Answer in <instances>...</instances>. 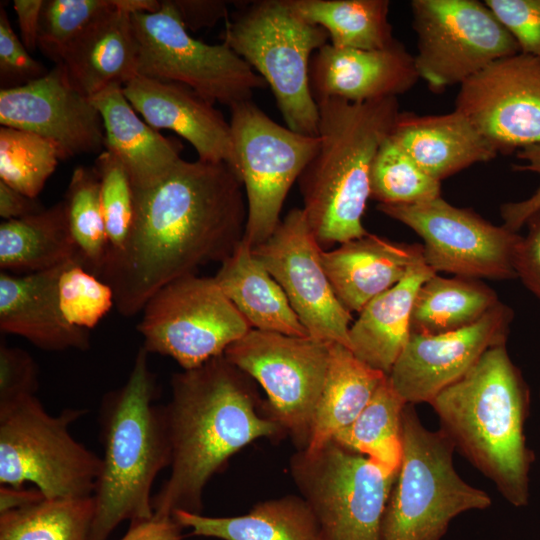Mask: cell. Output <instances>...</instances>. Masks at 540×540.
Returning a JSON list of instances; mask_svg holds the SVG:
<instances>
[{
    "label": "cell",
    "instance_id": "1",
    "mask_svg": "<svg viewBox=\"0 0 540 540\" xmlns=\"http://www.w3.org/2000/svg\"><path fill=\"white\" fill-rule=\"evenodd\" d=\"M134 202L128 240L108 253L98 276L112 288L124 317L142 311L166 284L221 264L244 238L246 196L225 162L181 158L157 183L134 191Z\"/></svg>",
    "mask_w": 540,
    "mask_h": 540
},
{
    "label": "cell",
    "instance_id": "2",
    "mask_svg": "<svg viewBox=\"0 0 540 540\" xmlns=\"http://www.w3.org/2000/svg\"><path fill=\"white\" fill-rule=\"evenodd\" d=\"M164 406L172 457L155 496L154 514L201 513L210 479L242 448L260 438L286 436L263 410L254 380L224 355L174 373Z\"/></svg>",
    "mask_w": 540,
    "mask_h": 540
},
{
    "label": "cell",
    "instance_id": "3",
    "mask_svg": "<svg viewBox=\"0 0 540 540\" xmlns=\"http://www.w3.org/2000/svg\"><path fill=\"white\" fill-rule=\"evenodd\" d=\"M430 405L455 450L511 505H528L535 460L524 433L530 391L506 344L489 348Z\"/></svg>",
    "mask_w": 540,
    "mask_h": 540
},
{
    "label": "cell",
    "instance_id": "4",
    "mask_svg": "<svg viewBox=\"0 0 540 540\" xmlns=\"http://www.w3.org/2000/svg\"><path fill=\"white\" fill-rule=\"evenodd\" d=\"M316 102L319 145L297 182L302 209L323 248L368 233L362 220L370 198L371 166L400 110L396 97Z\"/></svg>",
    "mask_w": 540,
    "mask_h": 540
},
{
    "label": "cell",
    "instance_id": "5",
    "mask_svg": "<svg viewBox=\"0 0 540 540\" xmlns=\"http://www.w3.org/2000/svg\"><path fill=\"white\" fill-rule=\"evenodd\" d=\"M148 354L141 346L125 384L107 393L101 403L103 456L93 493L90 540H107L125 520L152 517L154 480L171 464L164 406L155 404L156 381Z\"/></svg>",
    "mask_w": 540,
    "mask_h": 540
},
{
    "label": "cell",
    "instance_id": "6",
    "mask_svg": "<svg viewBox=\"0 0 540 540\" xmlns=\"http://www.w3.org/2000/svg\"><path fill=\"white\" fill-rule=\"evenodd\" d=\"M401 464L380 527V540H441L453 518L488 508L492 500L457 473L454 445L421 422L414 405L402 414Z\"/></svg>",
    "mask_w": 540,
    "mask_h": 540
},
{
    "label": "cell",
    "instance_id": "7",
    "mask_svg": "<svg viewBox=\"0 0 540 540\" xmlns=\"http://www.w3.org/2000/svg\"><path fill=\"white\" fill-rule=\"evenodd\" d=\"M325 29L285 0L254 1L227 21L224 40L270 86L286 126L318 136L319 111L309 85L312 56L328 43Z\"/></svg>",
    "mask_w": 540,
    "mask_h": 540
},
{
    "label": "cell",
    "instance_id": "8",
    "mask_svg": "<svg viewBox=\"0 0 540 540\" xmlns=\"http://www.w3.org/2000/svg\"><path fill=\"white\" fill-rule=\"evenodd\" d=\"M83 413L51 415L36 395L0 403V485L31 483L46 499L93 496L101 457L69 430Z\"/></svg>",
    "mask_w": 540,
    "mask_h": 540
},
{
    "label": "cell",
    "instance_id": "9",
    "mask_svg": "<svg viewBox=\"0 0 540 540\" xmlns=\"http://www.w3.org/2000/svg\"><path fill=\"white\" fill-rule=\"evenodd\" d=\"M290 474L318 524V540H380L397 473L331 440L296 450Z\"/></svg>",
    "mask_w": 540,
    "mask_h": 540
},
{
    "label": "cell",
    "instance_id": "10",
    "mask_svg": "<svg viewBox=\"0 0 540 540\" xmlns=\"http://www.w3.org/2000/svg\"><path fill=\"white\" fill-rule=\"evenodd\" d=\"M138 47L137 75L185 85L211 103L251 100L266 82L227 44L195 39L172 0L159 10L131 15Z\"/></svg>",
    "mask_w": 540,
    "mask_h": 540
},
{
    "label": "cell",
    "instance_id": "11",
    "mask_svg": "<svg viewBox=\"0 0 540 540\" xmlns=\"http://www.w3.org/2000/svg\"><path fill=\"white\" fill-rule=\"evenodd\" d=\"M331 343L251 329L232 343L225 358L258 382L264 413L282 427L296 450L306 449L325 382Z\"/></svg>",
    "mask_w": 540,
    "mask_h": 540
},
{
    "label": "cell",
    "instance_id": "12",
    "mask_svg": "<svg viewBox=\"0 0 540 540\" xmlns=\"http://www.w3.org/2000/svg\"><path fill=\"white\" fill-rule=\"evenodd\" d=\"M230 110L236 173L247 201L243 240L255 248L280 223L288 192L316 153L319 139L276 123L252 99L236 103Z\"/></svg>",
    "mask_w": 540,
    "mask_h": 540
},
{
    "label": "cell",
    "instance_id": "13",
    "mask_svg": "<svg viewBox=\"0 0 540 540\" xmlns=\"http://www.w3.org/2000/svg\"><path fill=\"white\" fill-rule=\"evenodd\" d=\"M142 312V347L174 359L183 370L223 355L252 329L214 277L196 274L160 288Z\"/></svg>",
    "mask_w": 540,
    "mask_h": 540
},
{
    "label": "cell",
    "instance_id": "14",
    "mask_svg": "<svg viewBox=\"0 0 540 540\" xmlns=\"http://www.w3.org/2000/svg\"><path fill=\"white\" fill-rule=\"evenodd\" d=\"M410 5L417 35L415 64L435 93L519 53L517 42L485 2L413 0Z\"/></svg>",
    "mask_w": 540,
    "mask_h": 540
},
{
    "label": "cell",
    "instance_id": "15",
    "mask_svg": "<svg viewBox=\"0 0 540 540\" xmlns=\"http://www.w3.org/2000/svg\"><path fill=\"white\" fill-rule=\"evenodd\" d=\"M377 209L421 237L424 261L435 273L474 279L517 277L514 257L521 235L470 208L453 206L440 196L412 204H378Z\"/></svg>",
    "mask_w": 540,
    "mask_h": 540
},
{
    "label": "cell",
    "instance_id": "16",
    "mask_svg": "<svg viewBox=\"0 0 540 540\" xmlns=\"http://www.w3.org/2000/svg\"><path fill=\"white\" fill-rule=\"evenodd\" d=\"M302 208L291 209L253 254L283 289L309 336L350 349L352 313L334 293Z\"/></svg>",
    "mask_w": 540,
    "mask_h": 540
},
{
    "label": "cell",
    "instance_id": "17",
    "mask_svg": "<svg viewBox=\"0 0 540 540\" xmlns=\"http://www.w3.org/2000/svg\"><path fill=\"white\" fill-rule=\"evenodd\" d=\"M455 110L498 153L540 144V58H501L460 85Z\"/></svg>",
    "mask_w": 540,
    "mask_h": 540
},
{
    "label": "cell",
    "instance_id": "18",
    "mask_svg": "<svg viewBox=\"0 0 540 540\" xmlns=\"http://www.w3.org/2000/svg\"><path fill=\"white\" fill-rule=\"evenodd\" d=\"M513 319L501 301L474 324L447 333H411L388 379L407 404L430 402L491 347L506 344Z\"/></svg>",
    "mask_w": 540,
    "mask_h": 540
},
{
    "label": "cell",
    "instance_id": "19",
    "mask_svg": "<svg viewBox=\"0 0 540 540\" xmlns=\"http://www.w3.org/2000/svg\"><path fill=\"white\" fill-rule=\"evenodd\" d=\"M0 124L50 140L58 146L62 160L101 153L105 146L98 109L74 86L60 63L33 82L0 90Z\"/></svg>",
    "mask_w": 540,
    "mask_h": 540
},
{
    "label": "cell",
    "instance_id": "20",
    "mask_svg": "<svg viewBox=\"0 0 540 540\" xmlns=\"http://www.w3.org/2000/svg\"><path fill=\"white\" fill-rule=\"evenodd\" d=\"M420 79L415 58L398 40L383 49L339 48L330 43L314 53L309 85L315 101L338 98L362 103L396 97Z\"/></svg>",
    "mask_w": 540,
    "mask_h": 540
},
{
    "label": "cell",
    "instance_id": "21",
    "mask_svg": "<svg viewBox=\"0 0 540 540\" xmlns=\"http://www.w3.org/2000/svg\"><path fill=\"white\" fill-rule=\"evenodd\" d=\"M122 89L151 127L172 130L194 147L198 159L225 162L236 172L230 123L213 103L185 85L142 75Z\"/></svg>",
    "mask_w": 540,
    "mask_h": 540
},
{
    "label": "cell",
    "instance_id": "22",
    "mask_svg": "<svg viewBox=\"0 0 540 540\" xmlns=\"http://www.w3.org/2000/svg\"><path fill=\"white\" fill-rule=\"evenodd\" d=\"M321 260L335 295L351 313H359L425 263L421 244L394 242L370 233L323 250Z\"/></svg>",
    "mask_w": 540,
    "mask_h": 540
},
{
    "label": "cell",
    "instance_id": "23",
    "mask_svg": "<svg viewBox=\"0 0 540 540\" xmlns=\"http://www.w3.org/2000/svg\"><path fill=\"white\" fill-rule=\"evenodd\" d=\"M67 264V263H66ZM65 264L38 273H0V330L46 351L87 350L89 331L68 324L59 309L57 282Z\"/></svg>",
    "mask_w": 540,
    "mask_h": 540
},
{
    "label": "cell",
    "instance_id": "24",
    "mask_svg": "<svg viewBox=\"0 0 540 540\" xmlns=\"http://www.w3.org/2000/svg\"><path fill=\"white\" fill-rule=\"evenodd\" d=\"M391 137L426 174L439 182L499 154L455 109L439 115L400 112Z\"/></svg>",
    "mask_w": 540,
    "mask_h": 540
},
{
    "label": "cell",
    "instance_id": "25",
    "mask_svg": "<svg viewBox=\"0 0 540 540\" xmlns=\"http://www.w3.org/2000/svg\"><path fill=\"white\" fill-rule=\"evenodd\" d=\"M104 125L105 148L125 167L134 191L147 189L181 159L179 145L142 121L120 84L91 97Z\"/></svg>",
    "mask_w": 540,
    "mask_h": 540
},
{
    "label": "cell",
    "instance_id": "26",
    "mask_svg": "<svg viewBox=\"0 0 540 540\" xmlns=\"http://www.w3.org/2000/svg\"><path fill=\"white\" fill-rule=\"evenodd\" d=\"M137 59L131 15L114 10L77 35L64 48L58 63L74 86L91 98L112 84L123 86L136 76Z\"/></svg>",
    "mask_w": 540,
    "mask_h": 540
},
{
    "label": "cell",
    "instance_id": "27",
    "mask_svg": "<svg viewBox=\"0 0 540 540\" xmlns=\"http://www.w3.org/2000/svg\"><path fill=\"white\" fill-rule=\"evenodd\" d=\"M434 274L422 263L364 306L349 330L350 350L358 359L389 375L410 337L418 290Z\"/></svg>",
    "mask_w": 540,
    "mask_h": 540
},
{
    "label": "cell",
    "instance_id": "28",
    "mask_svg": "<svg viewBox=\"0 0 540 540\" xmlns=\"http://www.w3.org/2000/svg\"><path fill=\"white\" fill-rule=\"evenodd\" d=\"M213 277L252 329L309 336L283 289L244 240Z\"/></svg>",
    "mask_w": 540,
    "mask_h": 540
},
{
    "label": "cell",
    "instance_id": "29",
    "mask_svg": "<svg viewBox=\"0 0 540 540\" xmlns=\"http://www.w3.org/2000/svg\"><path fill=\"white\" fill-rule=\"evenodd\" d=\"M174 518L191 535L220 540H318V524L300 495L257 503L244 515L211 517L177 511Z\"/></svg>",
    "mask_w": 540,
    "mask_h": 540
},
{
    "label": "cell",
    "instance_id": "30",
    "mask_svg": "<svg viewBox=\"0 0 540 540\" xmlns=\"http://www.w3.org/2000/svg\"><path fill=\"white\" fill-rule=\"evenodd\" d=\"M73 260L80 263L63 200L39 213L1 222V271L38 273Z\"/></svg>",
    "mask_w": 540,
    "mask_h": 540
},
{
    "label": "cell",
    "instance_id": "31",
    "mask_svg": "<svg viewBox=\"0 0 540 540\" xmlns=\"http://www.w3.org/2000/svg\"><path fill=\"white\" fill-rule=\"evenodd\" d=\"M387 376L362 362L348 347L331 343L327 374L306 449H319L349 426Z\"/></svg>",
    "mask_w": 540,
    "mask_h": 540
},
{
    "label": "cell",
    "instance_id": "32",
    "mask_svg": "<svg viewBox=\"0 0 540 540\" xmlns=\"http://www.w3.org/2000/svg\"><path fill=\"white\" fill-rule=\"evenodd\" d=\"M499 302L496 292L479 279L436 273L418 290L411 333L436 335L470 326Z\"/></svg>",
    "mask_w": 540,
    "mask_h": 540
},
{
    "label": "cell",
    "instance_id": "33",
    "mask_svg": "<svg viewBox=\"0 0 540 540\" xmlns=\"http://www.w3.org/2000/svg\"><path fill=\"white\" fill-rule=\"evenodd\" d=\"M305 21L326 30L339 48L383 49L393 45L388 0H285Z\"/></svg>",
    "mask_w": 540,
    "mask_h": 540
},
{
    "label": "cell",
    "instance_id": "34",
    "mask_svg": "<svg viewBox=\"0 0 540 540\" xmlns=\"http://www.w3.org/2000/svg\"><path fill=\"white\" fill-rule=\"evenodd\" d=\"M406 405L387 376L358 417L332 440L397 473L403 453L401 426Z\"/></svg>",
    "mask_w": 540,
    "mask_h": 540
},
{
    "label": "cell",
    "instance_id": "35",
    "mask_svg": "<svg viewBox=\"0 0 540 540\" xmlns=\"http://www.w3.org/2000/svg\"><path fill=\"white\" fill-rule=\"evenodd\" d=\"M93 496L43 499L0 513V540H90Z\"/></svg>",
    "mask_w": 540,
    "mask_h": 540
},
{
    "label": "cell",
    "instance_id": "36",
    "mask_svg": "<svg viewBox=\"0 0 540 540\" xmlns=\"http://www.w3.org/2000/svg\"><path fill=\"white\" fill-rule=\"evenodd\" d=\"M63 201L80 263L98 277L108 255L109 243L94 167L78 166L73 170Z\"/></svg>",
    "mask_w": 540,
    "mask_h": 540
},
{
    "label": "cell",
    "instance_id": "37",
    "mask_svg": "<svg viewBox=\"0 0 540 540\" xmlns=\"http://www.w3.org/2000/svg\"><path fill=\"white\" fill-rule=\"evenodd\" d=\"M61 152L56 144L30 131L0 127V181L37 198L54 173Z\"/></svg>",
    "mask_w": 540,
    "mask_h": 540
},
{
    "label": "cell",
    "instance_id": "38",
    "mask_svg": "<svg viewBox=\"0 0 540 540\" xmlns=\"http://www.w3.org/2000/svg\"><path fill=\"white\" fill-rule=\"evenodd\" d=\"M440 196L441 182L426 174L390 135L371 166L370 198L379 204H412Z\"/></svg>",
    "mask_w": 540,
    "mask_h": 540
},
{
    "label": "cell",
    "instance_id": "39",
    "mask_svg": "<svg viewBox=\"0 0 540 540\" xmlns=\"http://www.w3.org/2000/svg\"><path fill=\"white\" fill-rule=\"evenodd\" d=\"M57 299L64 320L88 331L114 306L112 288L77 260L63 267L57 282Z\"/></svg>",
    "mask_w": 540,
    "mask_h": 540
},
{
    "label": "cell",
    "instance_id": "40",
    "mask_svg": "<svg viewBox=\"0 0 540 540\" xmlns=\"http://www.w3.org/2000/svg\"><path fill=\"white\" fill-rule=\"evenodd\" d=\"M94 169L100 186V203L109 243V252L120 251L130 235L134 216V191L120 160L108 150L97 157Z\"/></svg>",
    "mask_w": 540,
    "mask_h": 540
},
{
    "label": "cell",
    "instance_id": "41",
    "mask_svg": "<svg viewBox=\"0 0 540 540\" xmlns=\"http://www.w3.org/2000/svg\"><path fill=\"white\" fill-rule=\"evenodd\" d=\"M116 9L114 0H45L41 10L38 47L59 62L64 48L94 21Z\"/></svg>",
    "mask_w": 540,
    "mask_h": 540
},
{
    "label": "cell",
    "instance_id": "42",
    "mask_svg": "<svg viewBox=\"0 0 540 540\" xmlns=\"http://www.w3.org/2000/svg\"><path fill=\"white\" fill-rule=\"evenodd\" d=\"M46 68L32 58L21 39L11 28L7 13L0 5V84L1 89L15 88L33 82Z\"/></svg>",
    "mask_w": 540,
    "mask_h": 540
},
{
    "label": "cell",
    "instance_id": "43",
    "mask_svg": "<svg viewBox=\"0 0 540 540\" xmlns=\"http://www.w3.org/2000/svg\"><path fill=\"white\" fill-rule=\"evenodd\" d=\"M518 44L519 52L540 58V0H485Z\"/></svg>",
    "mask_w": 540,
    "mask_h": 540
},
{
    "label": "cell",
    "instance_id": "44",
    "mask_svg": "<svg viewBox=\"0 0 540 540\" xmlns=\"http://www.w3.org/2000/svg\"><path fill=\"white\" fill-rule=\"evenodd\" d=\"M38 369L25 350L0 343V403L36 395Z\"/></svg>",
    "mask_w": 540,
    "mask_h": 540
},
{
    "label": "cell",
    "instance_id": "45",
    "mask_svg": "<svg viewBox=\"0 0 540 540\" xmlns=\"http://www.w3.org/2000/svg\"><path fill=\"white\" fill-rule=\"evenodd\" d=\"M520 163L514 164L512 169L517 172H531L540 179V144L525 147L516 152ZM540 209V183L537 189L528 198L501 205L500 214L504 226L518 232L525 226L528 218Z\"/></svg>",
    "mask_w": 540,
    "mask_h": 540
},
{
    "label": "cell",
    "instance_id": "46",
    "mask_svg": "<svg viewBox=\"0 0 540 540\" xmlns=\"http://www.w3.org/2000/svg\"><path fill=\"white\" fill-rule=\"evenodd\" d=\"M525 226L528 230L516 247V276L540 302V209L532 214Z\"/></svg>",
    "mask_w": 540,
    "mask_h": 540
},
{
    "label": "cell",
    "instance_id": "47",
    "mask_svg": "<svg viewBox=\"0 0 540 540\" xmlns=\"http://www.w3.org/2000/svg\"><path fill=\"white\" fill-rule=\"evenodd\" d=\"M183 24L192 31L212 27L227 14V4L216 0H172Z\"/></svg>",
    "mask_w": 540,
    "mask_h": 540
},
{
    "label": "cell",
    "instance_id": "48",
    "mask_svg": "<svg viewBox=\"0 0 540 540\" xmlns=\"http://www.w3.org/2000/svg\"><path fill=\"white\" fill-rule=\"evenodd\" d=\"M182 529L174 516L153 514L150 518L130 522L120 540H184Z\"/></svg>",
    "mask_w": 540,
    "mask_h": 540
},
{
    "label": "cell",
    "instance_id": "49",
    "mask_svg": "<svg viewBox=\"0 0 540 540\" xmlns=\"http://www.w3.org/2000/svg\"><path fill=\"white\" fill-rule=\"evenodd\" d=\"M43 0H14L20 39L28 51L38 47V34Z\"/></svg>",
    "mask_w": 540,
    "mask_h": 540
},
{
    "label": "cell",
    "instance_id": "50",
    "mask_svg": "<svg viewBox=\"0 0 540 540\" xmlns=\"http://www.w3.org/2000/svg\"><path fill=\"white\" fill-rule=\"evenodd\" d=\"M37 200L0 181V216L5 220L20 219L43 211Z\"/></svg>",
    "mask_w": 540,
    "mask_h": 540
},
{
    "label": "cell",
    "instance_id": "51",
    "mask_svg": "<svg viewBox=\"0 0 540 540\" xmlns=\"http://www.w3.org/2000/svg\"><path fill=\"white\" fill-rule=\"evenodd\" d=\"M45 499L36 487H12L0 485V513L26 507Z\"/></svg>",
    "mask_w": 540,
    "mask_h": 540
},
{
    "label": "cell",
    "instance_id": "52",
    "mask_svg": "<svg viewBox=\"0 0 540 540\" xmlns=\"http://www.w3.org/2000/svg\"><path fill=\"white\" fill-rule=\"evenodd\" d=\"M116 9L128 15L137 13H152L161 7L157 0H114Z\"/></svg>",
    "mask_w": 540,
    "mask_h": 540
},
{
    "label": "cell",
    "instance_id": "53",
    "mask_svg": "<svg viewBox=\"0 0 540 540\" xmlns=\"http://www.w3.org/2000/svg\"><path fill=\"white\" fill-rule=\"evenodd\" d=\"M539 396H540V390H539Z\"/></svg>",
    "mask_w": 540,
    "mask_h": 540
}]
</instances>
